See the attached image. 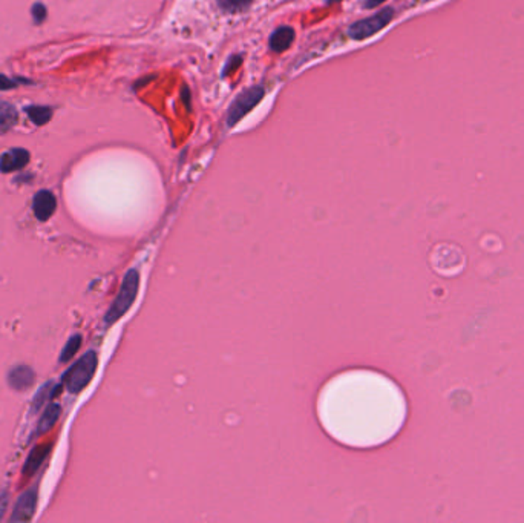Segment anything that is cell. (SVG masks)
<instances>
[{
    "label": "cell",
    "mask_w": 524,
    "mask_h": 523,
    "mask_svg": "<svg viewBox=\"0 0 524 523\" xmlns=\"http://www.w3.org/2000/svg\"><path fill=\"white\" fill-rule=\"evenodd\" d=\"M334 2H339V0H328V4H334Z\"/></svg>",
    "instance_id": "23"
},
{
    "label": "cell",
    "mask_w": 524,
    "mask_h": 523,
    "mask_svg": "<svg viewBox=\"0 0 524 523\" xmlns=\"http://www.w3.org/2000/svg\"><path fill=\"white\" fill-rule=\"evenodd\" d=\"M26 114L34 125L43 126L51 118H53V109L48 106H29L26 109Z\"/></svg>",
    "instance_id": "15"
},
{
    "label": "cell",
    "mask_w": 524,
    "mask_h": 523,
    "mask_svg": "<svg viewBox=\"0 0 524 523\" xmlns=\"http://www.w3.org/2000/svg\"><path fill=\"white\" fill-rule=\"evenodd\" d=\"M51 447H53V445H38L33 451H31L29 456L26 457L24 469H22V473L25 474V477H33L37 473V471L40 469V467L43 465L48 455L51 453Z\"/></svg>",
    "instance_id": "10"
},
{
    "label": "cell",
    "mask_w": 524,
    "mask_h": 523,
    "mask_svg": "<svg viewBox=\"0 0 524 523\" xmlns=\"http://www.w3.org/2000/svg\"><path fill=\"white\" fill-rule=\"evenodd\" d=\"M57 209V200L51 191L42 189L36 193L33 200V212L38 221H48Z\"/></svg>",
    "instance_id": "7"
},
{
    "label": "cell",
    "mask_w": 524,
    "mask_h": 523,
    "mask_svg": "<svg viewBox=\"0 0 524 523\" xmlns=\"http://www.w3.org/2000/svg\"><path fill=\"white\" fill-rule=\"evenodd\" d=\"M138 287H140V275L137 269H130L125 278H123L120 292L117 298L109 307V310L105 315V324L112 325L115 324L120 318L126 315V312L130 309L133 301H135L138 295Z\"/></svg>",
    "instance_id": "2"
},
{
    "label": "cell",
    "mask_w": 524,
    "mask_h": 523,
    "mask_svg": "<svg viewBox=\"0 0 524 523\" xmlns=\"http://www.w3.org/2000/svg\"><path fill=\"white\" fill-rule=\"evenodd\" d=\"M264 94H265V91L262 86H252V88L244 89L241 94L233 100V103L229 108L227 118H225L227 126L233 128L236 123L241 121L252 109L258 106Z\"/></svg>",
    "instance_id": "4"
},
{
    "label": "cell",
    "mask_w": 524,
    "mask_h": 523,
    "mask_svg": "<svg viewBox=\"0 0 524 523\" xmlns=\"http://www.w3.org/2000/svg\"><path fill=\"white\" fill-rule=\"evenodd\" d=\"M6 509H8V494L2 493L0 494V520L5 517Z\"/></svg>",
    "instance_id": "21"
},
{
    "label": "cell",
    "mask_w": 524,
    "mask_h": 523,
    "mask_svg": "<svg viewBox=\"0 0 524 523\" xmlns=\"http://www.w3.org/2000/svg\"><path fill=\"white\" fill-rule=\"evenodd\" d=\"M241 61H242V57H241V56H232V57L229 59L227 64H225V68H224V71H222V77H225L227 74H230L232 71H235L236 68H238V66L241 65Z\"/></svg>",
    "instance_id": "20"
},
{
    "label": "cell",
    "mask_w": 524,
    "mask_h": 523,
    "mask_svg": "<svg viewBox=\"0 0 524 523\" xmlns=\"http://www.w3.org/2000/svg\"><path fill=\"white\" fill-rule=\"evenodd\" d=\"M98 365V357L94 350H89L81 356L76 364L71 365L61 379V384L66 387L69 393H80L86 388L94 377Z\"/></svg>",
    "instance_id": "3"
},
{
    "label": "cell",
    "mask_w": 524,
    "mask_h": 523,
    "mask_svg": "<svg viewBox=\"0 0 524 523\" xmlns=\"http://www.w3.org/2000/svg\"><path fill=\"white\" fill-rule=\"evenodd\" d=\"M293 40H294V29L292 26H281L270 36L269 45L274 53H282V51L292 46Z\"/></svg>",
    "instance_id": "12"
},
{
    "label": "cell",
    "mask_w": 524,
    "mask_h": 523,
    "mask_svg": "<svg viewBox=\"0 0 524 523\" xmlns=\"http://www.w3.org/2000/svg\"><path fill=\"white\" fill-rule=\"evenodd\" d=\"M29 161V152L24 148H13L6 151L0 158V172L9 173L24 169Z\"/></svg>",
    "instance_id": "8"
},
{
    "label": "cell",
    "mask_w": 524,
    "mask_h": 523,
    "mask_svg": "<svg viewBox=\"0 0 524 523\" xmlns=\"http://www.w3.org/2000/svg\"><path fill=\"white\" fill-rule=\"evenodd\" d=\"M253 0H218V5L225 13H242L249 9Z\"/></svg>",
    "instance_id": "16"
},
{
    "label": "cell",
    "mask_w": 524,
    "mask_h": 523,
    "mask_svg": "<svg viewBox=\"0 0 524 523\" xmlns=\"http://www.w3.org/2000/svg\"><path fill=\"white\" fill-rule=\"evenodd\" d=\"M25 83V80L22 78H9L4 74H0V91H8V89H14L19 85Z\"/></svg>",
    "instance_id": "18"
},
{
    "label": "cell",
    "mask_w": 524,
    "mask_h": 523,
    "mask_svg": "<svg viewBox=\"0 0 524 523\" xmlns=\"http://www.w3.org/2000/svg\"><path fill=\"white\" fill-rule=\"evenodd\" d=\"M36 381V373L33 368L29 365H16L11 372H9L8 376V382L17 392H22V390H28L34 385Z\"/></svg>",
    "instance_id": "9"
},
{
    "label": "cell",
    "mask_w": 524,
    "mask_h": 523,
    "mask_svg": "<svg viewBox=\"0 0 524 523\" xmlns=\"http://www.w3.org/2000/svg\"><path fill=\"white\" fill-rule=\"evenodd\" d=\"M393 19H394V9L391 6H386L384 9H380L379 13H376L371 17L354 22L348 28V36L353 40H365L377 34L379 31H382Z\"/></svg>",
    "instance_id": "5"
},
{
    "label": "cell",
    "mask_w": 524,
    "mask_h": 523,
    "mask_svg": "<svg viewBox=\"0 0 524 523\" xmlns=\"http://www.w3.org/2000/svg\"><path fill=\"white\" fill-rule=\"evenodd\" d=\"M61 385H63V384H61ZM61 385H57L54 382H48V384H43L42 387H40L37 395L33 399V407H31L33 413L38 412V410L42 408L48 401L54 399L58 393V388H61Z\"/></svg>",
    "instance_id": "14"
},
{
    "label": "cell",
    "mask_w": 524,
    "mask_h": 523,
    "mask_svg": "<svg viewBox=\"0 0 524 523\" xmlns=\"http://www.w3.org/2000/svg\"><path fill=\"white\" fill-rule=\"evenodd\" d=\"M384 2H386V0H365V8H376V6H379V5H382Z\"/></svg>",
    "instance_id": "22"
},
{
    "label": "cell",
    "mask_w": 524,
    "mask_h": 523,
    "mask_svg": "<svg viewBox=\"0 0 524 523\" xmlns=\"http://www.w3.org/2000/svg\"><path fill=\"white\" fill-rule=\"evenodd\" d=\"M423 2H429V0H423Z\"/></svg>",
    "instance_id": "24"
},
{
    "label": "cell",
    "mask_w": 524,
    "mask_h": 523,
    "mask_svg": "<svg viewBox=\"0 0 524 523\" xmlns=\"http://www.w3.org/2000/svg\"><path fill=\"white\" fill-rule=\"evenodd\" d=\"M46 16H48V11H46V6L43 4H36L33 6V19H34V22L37 25L43 24L46 20Z\"/></svg>",
    "instance_id": "19"
},
{
    "label": "cell",
    "mask_w": 524,
    "mask_h": 523,
    "mask_svg": "<svg viewBox=\"0 0 524 523\" xmlns=\"http://www.w3.org/2000/svg\"><path fill=\"white\" fill-rule=\"evenodd\" d=\"M80 345H81V336L80 335L71 336L68 340V342H66V345L63 347V352H61V355H60V362H63V364L69 362L71 359H73V356L78 352Z\"/></svg>",
    "instance_id": "17"
},
{
    "label": "cell",
    "mask_w": 524,
    "mask_h": 523,
    "mask_svg": "<svg viewBox=\"0 0 524 523\" xmlns=\"http://www.w3.org/2000/svg\"><path fill=\"white\" fill-rule=\"evenodd\" d=\"M19 120L17 109L6 101H0V134H6L11 131Z\"/></svg>",
    "instance_id": "13"
},
{
    "label": "cell",
    "mask_w": 524,
    "mask_h": 523,
    "mask_svg": "<svg viewBox=\"0 0 524 523\" xmlns=\"http://www.w3.org/2000/svg\"><path fill=\"white\" fill-rule=\"evenodd\" d=\"M36 507H37V488L33 487V488H28L26 491H24L22 494H20V497L17 499L16 505L13 508L9 520L14 523L33 520Z\"/></svg>",
    "instance_id": "6"
},
{
    "label": "cell",
    "mask_w": 524,
    "mask_h": 523,
    "mask_svg": "<svg viewBox=\"0 0 524 523\" xmlns=\"http://www.w3.org/2000/svg\"><path fill=\"white\" fill-rule=\"evenodd\" d=\"M60 413H61V407L58 404H56V402L49 404L45 408V412L42 413V416H40V419H38L34 435L36 436H43L49 432V430H53V427L57 424V420L60 417Z\"/></svg>",
    "instance_id": "11"
},
{
    "label": "cell",
    "mask_w": 524,
    "mask_h": 523,
    "mask_svg": "<svg viewBox=\"0 0 524 523\" xmlns=\"http://www.w3.org/2000/svg\"><path fill=\"white\" fill-rule=\"evenodd\" d=\"M322 424L336 439L369 447L393 437L402 427L406 404L388 377L371 372H349L325 387L321 395Z\"/></svg>",
    "instance_id": "1"
}]
</instances>
